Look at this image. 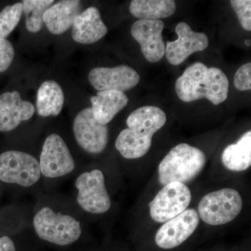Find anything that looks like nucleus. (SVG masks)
<instances>
[{
	"instance_id": "obj_17",
	"label": "nucleus",
	"mask_w": 251,
	"mask_h": 251,
	"mask_svg": "<svg viewBox=\"0 0 251 251\" xmlns=\"http://www.w3.org/2000/svg\"><path fill=\"white\" fill-rule=\"evenodd\" d=\"M78 0H64L50 6L44 14V23L51 34L59 35L66 32L80 14Z\"/></svg>"
},
{
	"instance_id": "obj_11",
	"label": "nucleus",
	"mask_w": 251,
	"mask_h": 251,
	"mask_svg": "<svg viewBox=\"0 0 251 251\" xmlns=\"http://www.w3.org/2000/svg\"><path fill=\"white\" fill-rule=\"evenodd\" d=\"M73 130L79 146L87 152H102L108 145V127L95 120L91 108L83 109L77 114Z\"/></svg>"
},
{
	"instance_id": "obj_13",
	"label": "nucleus",
	"mask_w": 251,
	"mask_h": 251,
	"mask_svg": "<svg viewBox=\"0 0 251 251\" xmlns=\"http://www.w3.org/2000/svg\"><path fill=\"white\" fill-rule=\"evenodd\" d=\"M175 31L178 39L168 41L165 50L166 58L173 65H179L191 54L204 50L209 46L207 36L192 30L187 23H179Z\"/></svg>"
},
{
	"instance_id": "obj_9",
	"label": "nucleus",
	"mask_w": 251,
	"mask_h": 251,
	"mask_svg": "<svg viewBox=\"0 0 251 251\" xmlns=\"http://www.w3.org/2000/svg\"><path fill=\"white\" fill-rule=\"evenodd\" d=\"M200 223L198 211L188 209L164 223L157 231L154 244L160 250L172 251L177 249L189 239Z\"/></svg>"
},
{
	"instance_id": "obj_24",
	"label": "nucleus",
	"mask_w": 251,
	"mask_h": 251,
	"mask_svg": "<svg viewBox=\"0 0 251 251\" xmlns=\"http://www.w3.org/2000/svg\"><path fill=\"white\" fill-rule=\"evenodd\" d=\"M230 4L237 14L238 20L245 30H251V1L232 0Z\"/></svg>"
},
{
	"instance_id": "obj_16",
	"label": "nucleus",
	"mask_w": 251,
	"mask_h": 251,
	"mask_svg": "<svg viewBox=\"0 0 251 251\" xmlns=\"http://www.w3.org/2000/svg\"><path fill=\"white\" fill-rule=\"evenodd\" d=\"M108 33L97 8H87L80 13L73 23L72 36L75 42L92 44L101 39Z\"/></svg>"
},
{
	"instance_id": "obj_2",
	"label": "nucleus",
	"mask_w": 251,
	"mask_h": 251,
	"mask_svg": "<svg viewBox=\"0 0 251 251\" xmlns=\"http://www.w3.org/2000/svg\"><path fill=\"white\" fill-rule=\"evenodd\" d=\"M228 90V79L222 70L201 62L188 67L175 82L176 93L184 102L206 99L219 105L227 99Z\"/></svg>"
},
{
	"instance_id": "obj_15",
	"label": "nucleus",
	"mask_w": 251,
	"mask_h": 251,
	"mask_svg": "<svg viewBox=\"0 0 251 251\" xmlns=\"http://www.w3.org/2000/svg\"><path fill=\"white\" fill-rule=\"evenodd\" d=\"M35 108L30 102L23 100L17 91L0 95V132L16 129L23 122L30 120Z\"/></svg>"
},
{
	"instance_id": "obj_1",
	"label": "nucleus",
	"mask_w": 251,
	"mask_h": 251,
	"mask_svg": "<svg viewBox=\"0 0 251 251\" xmlns=\"http://www.w3.org/2000/svg\"><path fill=\"white\" fill-rule=\"evenodd\" d=\"M166 115L156 106L141 107L131 112L126 120L128 128L120 132L115 148L124 158L136 159L148 152L153 135L166 124Z\"/></svg>"
},
{
	"instance_id": "obj_26",
	"label": "nucleus",
	"mask_w": 251,
	"mask_h": 251,
	"mask_svg": "<svg viewBox=\"0 0 251 251\" xmlns=\"http://www.w3.org/2000/svg\"><path fill=\"white\" fill-rule=\"evenodd\" d=\"M14 46L6 39H0V73L6 72L14 60Z\"/></svg>"
},
{
	"instance_id": "obj_10",
	"label": "nucleus",
	"mask_w": 251,
	"mask_h": 251,
	"mask_svg": "<svg viewBox=\"0 0 251 251\" xmlns=\"http://www.w3.org/2000/svg\"><path fill=\"white\" fill-rule=\"evenodd\" d=\"M41 174L57 178L72 173L75 164L67 144L59 135H50L43 145L39 161Z\"/></svg>"
},
{
	"instance_id": "obj_21",
	"label": "nucleus",
	"mask_w": 251,
	"mask_h": 251,
	"mask_svg": "<svg viewBox=\"0 0 251 251\" xmlns=\"http://www.w3.org/2000/svg\"><path fill=\"white\" fill-rule=\"evenodd\" d=\"M176 9L173 0H133L129 6L132 16L146 21H159L170 17Z\"/></svg>"
},
{
	"instance_id": "obj_25",
	"label": "nucleus",
	"mask_w": 251,
	"mask_h": 251,
	"mask_svg": "<svg viewBox=\"0 0 251 251\" xmlns=\"http://www.w3.org/2000/svg\"><path fill=\"white\" fill-rule=\"evenodd\" d=\"M234 84L239 91L251 90V64H244L239 68L234 75Z\"/></svg>"
},
{
	"instance_id": "obj_18",
	"label": "nucleus",
	"mask_w": 251,
	"mask_h": 251,
	"mask_svg": "<svg viewBox=\"0 0 251 251\" xmlns=\"http://www.w3.org/2000/svg\"><path fill=\"white\" fill-rule=\"evenodd\" d=\"M92 111L95 120L101 125H107L113 120L128 103L125 92L102 91L91 97Z\"/></svg>"
},
{
	"instance_id": "obj_22",
	"label": "nucleus",
	"mask_w": 251,
	"mask_h": 251,
	"mask_svg": "<svg viewBox=\"0 0 251 251\" xmlns=\"http://www.w3.org/2000/svg\"><path fill=\"white\" fill-rule=\"evenodd\" d=\"M23 13L25 16L26 28L29 32L37 33L44 27V14L53 0H24Z\"/></svg>"
},
{
	"instance_id": "obj_4",
	"label": "nucleus",
	"mask_w": 251,
	"mask_h": 251,
	"mask_svg": "<svg viewBox=\"0 0 251 251\" xmlns=\"http://www.w3.org/2000/svg\"><path fill=\"white\" fill-rule=\"evenodd\" d=\"M33 225L41 239L60 247L77 242L82 234L78 221L72 216L54 212L48 206L36 213Z\"/></svg>"
},
{
	"instance_id": "obj_28",
	"label": "nucleus",
	"mask_w": 251,
	"mask_h": 251,
	"mask_svg": "<svg viewBox=\"0 0 251 251\" xmlns=\"http://www.w3.org/2000/svg\"><path fill=\"white\" fill-rule=\"evenodd\" d=\"M245 44L247 46H251V41L250 40H246Z\"/></svg>"
},
{
	"instance_id": "obj_23",
	"label": "nucleus",
	"mask_w": 251,
	"mask_h": 251,
	"mask_svg": "<svg viewBox=\"0 0 251 251\" xmlns=\"http://www.w3.org/2000/svg\"><path fill=\"white\" fill-rule=\"evenodd\" d=\"M23 3L6 6L0 12V39H6L14 30L23 16Z\"/></svg>"
},
{
	"instance_id": "obj_8",
	"label": "nucleus",
	"mask_w": 251,
	"mask_h": 251,
	"mask_svg": "<svg viewBox=\"0 0 251 251\" xmlns=\"http://www.w3.org/2000/svg\"><path fill=\"white\" fill-rule=\"evenodd\" d=\"M191 199L192 195L186 184H167L149 204L150 216L157 223H166L186 210Z\"/></svg>"
},
{
	"instance_id": "obj_19",
	"label": "nucleus",
	"mask_w": 251,
	"mask_h": 251,
	"mask_svg": "<svg viewBox=\"0 0 251 251\" xmlns=\"http://www.w3.org/2000/svg\"><path fill=\"white\" fill-rule=\"evenodd\" d=\"M64 103V92L57 82L47 80L41 84L36 96V110L39 116H57Z\"/></svg>"
},
{
	"instance_id": "obj_6",
	"label": "nucleus",
	"mask_w": 251,
	"mask_h": 251,
	"mask_svg": "<svg viewBox=\"0 0 251 251\" xmlns=\"http://www.w3.org/2000/svg\"><path fill=\"white\" fill-rule=\"evenodd\" d=\"M41 175L39 162L29 153L11 150L0 154V180L3 182L30 187Z\"/></svg>"
},
{
	"instance_id": "obj_27",
	"label": "nucleus",
	"mask_w": 251,
	"mask_h": 251,
	"mask_svg": "<svg viewBox=\"0 0 251 251\" xmlns=\"http://www.w3.org/2000/svg\"><path fill=\"white\" fill-rule=\"evenodd\" d=\"M0 251H16V246L11 238L7 236L0 237Z\"/></svg>"
},
{
	"instance_id": "obj_12",
	"label": "nucleus",
	"mask_w": 251,
	"mask_h": 251,
	"mask_svg": "<svg viewBox=\"0 0 251 251\" xmlns=\"http://www.w3.org/2000/svg\"><path fill=\"white\" fill-rule=\"evenodd\" d=\"M90 83L96 90L126 92L131 90L140 81L136 71L126 65L117 67H97L88 74Z\"/></svg>"
},
{
	"instance_id": "obj_7",
	"label": "nucleus",
	"mask_w": 251,
	"mask_h": 251,
	"mask_svg": "<svg viewBox=\"0 0 251 251\" xmlns=\"http://www.w3.org/2000/svg\"><path fill=\"white\" fill-rule=\"evenodd\" d=\"M77 190V202L83 210L94 214L107 212L111 201L105 186V177L101 171L85 172L75 180Z\"/></svg>"
},
{
	"instance_id": "obj_20",
	"label": "nucleus",
	"mask_w": 251,
	"mask_h": 251,
	"mask_svg": "<svg viewBox=\"0 0 251 251\" xmlns=\"http://www.w3.org/2000/svg\"><path fill=\"white\" fill-rule=\"evenodd\" d=\"M222 162L227 169L234 172L246 171L251 166V131L246 132L236 143L225 149Z\"/></svg>"
},
{
	"instance_id": "obj_14",
	"label": "nucleus",
	"mask_w": 251,
	"mask_h": 251,
	"mask_svg": "<svg viewBox=\"0 0 251 251\" xmlns=\"http://www.w3.org/2000/svg\"><path fill=\"white\" fill-rule=\"evenodd\" d=\"M162 21L138 20L130 28V34L141 47L144 57L150 62H159L165 55V43L162 36L164 29Z\"/></svg>"
},
{
	"instance_id": "obj_3",
	"label": "nucleus",
	"mask_w": 251,
	"mask_h": 251,
	"mask_svg": "<svg viewBox=\"0 0 251 251\" xmlns=\"http://www.w3.org/2000/svg\"><path fill=\"white\" fill-rule=\"evenodd\" d=\"M206 162L205 154L201 150L186 143L179 144L158 165L160 184L164 186L173 182H189L201 173Z\"/></svg>"
},
{
	"instance_id": "obj_5",
	"label": "nucleus",
	"mask_w": 251,
	"mask_h": 251,
	"mask_svg": "<svg viewBox=\"0 0 251 251\" xmlns=\"http://www.w3.org/2000/svg\"><path fill=\"white\" fill-rule=\"evenodd\" d=\"M242 207L239 193L233 188H225L202 198L198 204V215L206 224L221 226L235 219Z\"/></svg>"
}]
</instances>
